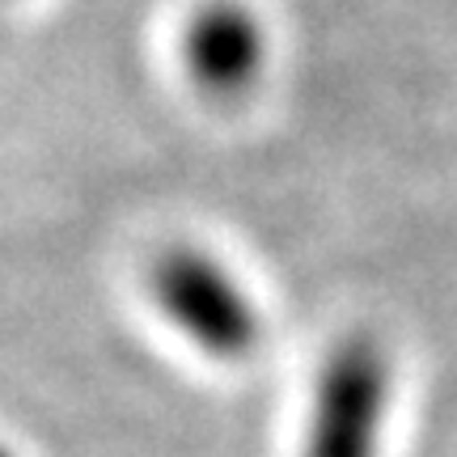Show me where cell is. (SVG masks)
I'll return each mask as SVG.
<instances>
[{"instance_id": "cell-4", "label": "cell", "mask_w": 457, "mask_h": 457, "mask_svg": "<svg viewBox=\"0 0 457 457\" xmlns=\"http://www.w3.org/2000/svg\"><path fill=\"white\" fill-rule=\"evenodd\" d=\"M0 457H13V449H4V445H0Z\"/></svg>"}, {"instance_id": "cell-1", "label": "cell", "mask_w": 457, "mask_h": 457, "mask_svg": "<svg viewBox=\"0 0 457 457\" xmlns=\"http://www.w3.org/2000/svg\"><path fill=\"white\" fill-rule=\"evenodd\" d=\"M153 301L182 339L225 364L250 360L262 339V318L250 293L195 245H174L157 259Z\"/></svg>"}, {"instance_id": "cell-3", "label": "cell", "mask_w": 457, "mask_h": 457, "mask_svg": "<svg viewBox=\"0 0 457 457\" xmlns=\"http://www.w3.org/2000/svg\"><path fill=\"white\" fill-rule=\"evenodd\" d=\"M182 55L187 68L216 98H233L250 89V81L262 68V30L254 13L237 4V0H212L195 9L187 38H182Z\"/></svg>"}, {"instance_id": "cell-2", "label": "cell", "mask_w": 457, "mask_h": 457, "mask_svg": "<svg viewBox=\"0 0 457 457\" xmlns=\"http://www.w3.org/2000/svg\"><path fill=\"white\" fill-rule=\"evenodd\" d=\"M390 390L394 369L381 339L347 335L335 343L313 394L305 457H377Z\"/></svg>"}]
</instances>
